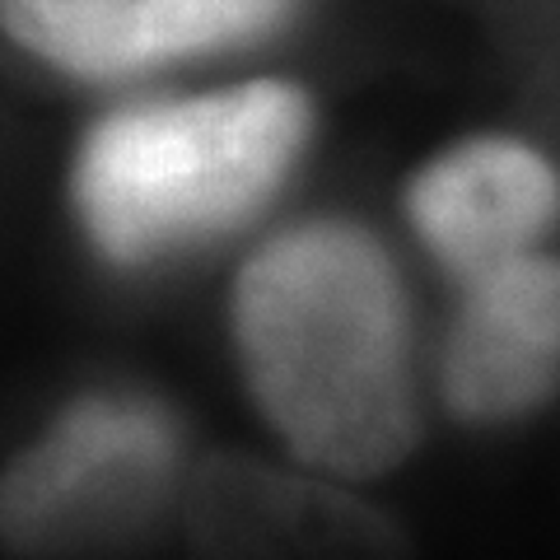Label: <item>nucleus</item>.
I'll return each mask as SVG.
<instances>
[{
  "label": "nucleus",
  "mask_w": 560,
  "mask_h": 560,
  "mask_svg": "<svg viewBox=\"0 0 560 560\" xmlns=\"http://www.w3.org/2000/svg\"><path fill=\"white\" fill-rule=\"evenodd\" d=\"M230 346L290 463L364 486L416 453V308L370 224L308 215L261 238L230 280Z\"/></svg>",
  "instance_id": "1"
},
{
  "label": "nucleus",
  "mask_w": 560,
  "mask_h": 560,
  "mask_svg": "<svg viewBox=\"0 0 560 560\" xmlns=\"http://www.w3.org/2000/svg\"><path fill=\"white\" fill-rule=\"evenodd\" d=\"M313 127V94L276 75L121 103L80 136L70 215L108 267H168L248 230L285 191Z\"/></svg>",
  "instance_id": "2"
},
{
  "label": "nucleus",
  "mask_w": 560,
  "mask_h": 560,
  "mask_svg": "<svg viewBox=\"0 0 560 560\" xmlns=\"http://www.w3.org/2000/svg\"><path fill=\"white\" fill-rule=\"evenodd\" d=\"M187 434L168 401L90 388L0 467V551L14 560H98L136 547L183 510Z\"/></svg>",
  "instance_id": "3"
},
{
  "label": "nucleus",
  "mask_w": 560,
  "mask_h": 560,
  "mask_svg": "<svg viewBox=\"0 0 560 560\" xmlns=\"http://www.w3.org/2000/svg\"><path fill=\"white\" fill-rule=\"evenodd\" d=\"M183 528L201 560H397L401 533L360 486L300 463L220 453L191 467Z\"/></svg>",
  "instance_id": "4"
},
{
  "label": "nucleus",
  "mask_w": 560,
  "mask_h": 560,
  "mask_svg": "<svg viewBox=\"0 0 560 560\" xmlns=\"http://www.w3.org/2000/svg\"><path fill=\"white\" fill-rule=\"evenodd\" d=\"M401 210L420 253L453 285H471L551 248L560 230V164L510 131L463 136L411 173Z\"/></svg>",
  "instance_id": "5"
},
{
  "label": "nucleus",
  "mask_w": 560,
  "mask_h": 560,
  "mask_svg": "<svg viewBox=\"0 0 560 560\" xmlns=\"http://www.w3.org/2000/svg\"><path fill=\"white\" fill-rule=\"evenodd\" d=\"M434 393L463 430L528 425L560 401V253L458 285L434 350Z\"/></svg>",
  "instance_id": "6"
},
{
  "label": "nucleus",
  "mask_w": 560,
  "mask_h": 560,
  "mask_svg": "<svg viewBox=\"0 0 560 560\" xmlns=\"http://www.w3.org/2000/svg\"><path fill=\"white\" fill-rule=\"evenodd\" d=\"M300 0H0L14 47L75 80H131L280 33Z\"/></svg>",
  "instance_id": "7"
}]
</instances>
